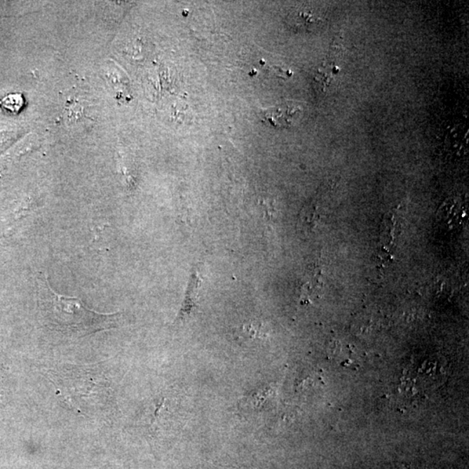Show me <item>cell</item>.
Segmentation results:
<instances>
[{
  "label": "cell",
  "instance_id": "obj_1",
  "mask_svg": "<svg viewBox=\"0 0 469 469\" xmlns=\"http://www.w3.org/2000/svg\"><path fill=\"white\" fill-rule=\"evenodd\" d=\"M43 290L42 313L47 325L61 333L78 337L114 328L119 313L103 314L90 310L81 299L62 296L50 288Z\"/></svg>",
  "mask_w": 469,
  "mask_h": 469
},
{
  "label": "cell",
  "instance_id": "obj_2",
  "mask_svg": "<svg viewBox=\"0 0 469 469\" xmlns=\"http://www.w3.org/2000/svg\"><path fill=\"white\" fill-rule=\"evenodd\" d=\"M303 109L296 102H283L261 112V119L265 125L276 129L292 127L299 118Z\"/></svg>",
  "mask_w": 469,
  "mask_h": 469
},
{
  "label": "cell",
  "instance_id": "obj_3",
  "mask_svg": "<svg viewBox=\"0 0 469 469\" xmlns=\"http://www.w3.org/2000/svg\"><path fill=\"white\" fill-rule=\"evenodd\" d=\"M198 282L199 280L196 278V275H192L186 296H185V299L183 305H182L179 314H178L177 318V322H185L194 315L196 307H198L196 300H198Z\"/></svg>",
  "mask_w": 469,
  "mask_h": 469
},
{
  "label": "cell",
  "instance_id": "obj_4",
  "mask_svg": "<svg viewBox=\"0 0 469 469\" xmlns=\"http://www.w3.org/2000/svg\"><path fill=\"white\" fill-rule=\"evenodd\" d=\"M289 24L297 29H308L318 25V17L308 11L299 10L290 16Z\"/></svg>",
  "mask_w": 469,
  "mask_h": 469
},
{
  "label": "cell",
  "instance_id": "obj_5",
  "mask_svg": "<svg viewBox=\"0 0 469 469\" xmlns=\"http://www.w3.org/2000/svg\"><path fill=\"white\" fill-rule=\"evenodd\" d=\"M240 333L242 337L249 340L261 339L265 337V328L263 323L257 321H252L245 323L240 328Z\"/></svg>",
  "mask_w": 469,
  "mask_h": 469
},
{
  "label": "cell",
  "instance_id": "obj_6",
  "mask_svg": "<svg viewBox=\"0 0 469 469\" xmlns=\"http://www.w3.org/2000/svg\"><path fill=\"white\" fill-rule=\"evenodd\" d=\"M24 100L20 94H12L3 100L4 107L13 112H18L23 107Z\"/></svg>",
  "mask_w": 469,
  "mask_h": 469
}]
</instances>
